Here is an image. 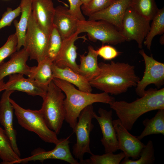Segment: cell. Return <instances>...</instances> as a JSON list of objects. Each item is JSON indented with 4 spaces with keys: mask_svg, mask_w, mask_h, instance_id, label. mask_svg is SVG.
<instances>
[{
    "mask_svg": "<svg viewBox=\"0 0 164 164\" xmlns=\"http://www.w3.org/2000/svg\"><path fill=\"white\" fill-rule=\"evenodd\" d=\"M49 37L39 26L31 12L30 15L23 47L26 48L30 60L39 63L47 56Z\"/></svg>",
    "mask_w": 164,
    "mask_h": 164,
    "instance_id": "8",
    "label": "cell"
},
{
    "mask_svg": "<svg viewBox=\"0 0 164 164\" xmlns=\"http://www.w3.org/2000/svg\"><path fill=\"white\" fill-rule=\"evenodd\" d=\"M62 39L56 27L54 25L49 36L46 57L54 61L60 50Z\"/></svg>",
    "mask_w": 164,
    "mask_h": 164,
    "instance_id": "31",
    "label": "cell"
},
{
    "mask_svg": "<svg viewBox=\"0 0 164 164\" xmlns=\"http://www.w3.org/2000/svg\"><path fill=\"white\" fill-rule=\"evenodd\" d=\"M9 76L8 80L4 85L3 91H21L32 96H39L43 99L46 96L48 87L41 85L36 80L29 78H25L23 75L20 74Z\"/></svg>",
    "mask_w": 164,
    "mask_h": 164,
    "instance_id": "16",
    "label": "cell"
},
{
    "mask_svg": "<svg viewBox=\"0 0 164 164\" xmlns=\"http://www.w3.org/2000/svg\"><path fill=\"white\" fill-rule=\"evenodd\" d=\"M92 104L87 106L80 113L73 132L75 133L76 141L73 147V154L80 163H82L86 153L93 154L90 148V135L94 127L92 120L94 118Z\"/></svg>",
    "mask_w": 164,
    "mask_h": 164,
    "instance_id": "7",
    "label": "cell"
},
{
    "mask_svg": "<svg viewBox=\"0 0 164 164\" xmlns=\"http://www.w3.org/2000/svg\"><path fill=\"white\" fill-rule=\"evenodd\" d=\"M152 20L149 30L143 43L149 50L154 37L157 35L162 34L164 32V7L159 9Z\"/></svg>",
    "mask_w": 164,
    "mask_h": 164,
    "instance_id": "28",
    "label": "cell"
},
{
    "mask_svg": "<svg viewBox=\"0 0 164 164\" xmlns=\"http://www.w3.org/2000/svg\"><path fill=\"white\" fill-rule=\"evenodd\" d=\"M125 157L122 152L117 154L107 152L101 155H91L90 159L84 160L82 163L90 164H119Z\"/></svg>",
    "mask_w": 164,
    "mask_h": 164,
    "instance_id": "30",
    "label": "cell"
},
{
    "mask_svg": "<svg viewBox=\"0 0 164 164\" xmlns=\"http://www.w3.org/2000/svg\"><path fill=\"white\" fill-rule=\"evenodd\" d=\"M77 25L79 34L86 32L89 39L93 42L99 40L103 44L115 45L126 41L121 31L104 20H78Z\"/></svg>",
    "mask_w": 164,
    "mask_h": 164,
    "instance_id": "6",
    "label": "cell"
},
{
    "mask_svg": "<svg viewBox=\"0 0 164 164\" xmlns=\"http://www.w3.org/2000/svg\"><path fill=\"white\" fill-rule=\"evenodd\" d=\"M10 102L19 124L22 128L37 134L44 142L56 144L57 134L47 126L40 109L24 108L10 98Z\"/></svg>",
    "mask_w": 164,
    "mask_h": 164,
    "instance_id": "5",
    "label": "cell"
},
{
    "mask_svg": "<svg viewBox=\"0 0 164 164\" xmlns=\"http://www.w3.org/2000/svg\"><path fill=\"white\" fill-rule=\"evenodd\" d=\"M91 0H81L82 5H86Z\"/></svg>",
    "mask_w": 164,
    "mask_h": 164,
    "instance_id": "38",
    "label": "cell"
},
{
    "mask_svg": "<svg viewBox=\"0 0 164 164\" xmlns=\"http://www.w3.org/2000/svg\"><path fill=\"white\" fill-rule=\"evenodd\" d=\"M17 37L15 33L10 35L5 44L0 47V65L6 58L17 51Z\"/></svg>",
    "mask_w": 164,
    "mask_h": 164,
    "instance_id": "33",
    "label": "cell"
},
{
    "mask_svg": "<svg viewBox=\"0 0 164 164\" xmlns=\"http://www.w3.org/2000/svg\"><path fill=\"white\" fill-rule=\"evenodd\" d=\"M109 105L115 112L122 124L127 130L131 131L142 115L152 111L164 109V88L149 89L143 96L131 102L114 100Z\"/></svg>",
    "mask_w": 164,
    "mask_h": 164,
    "instance_id": "2",
    "label": "cell"
},
{
    "mask_svg": "<svg viewBox=\"0 0 164 164\" xmlns=\"http://www.w3.org/2000/svg\"><path fill=\"white\" fill-rule=\"evenodd\" d=\"M21 12L19 6L14 10L11 8H8L0 20V29L5 26H10L14 19L20 15Z\"/></svg>",
    "mask_w": 164,
    "mask_h": 164,
    "instance_id": "34",
    "label": "cell"
},
{
    "mask_svg": "<svg viewBox=\"0 0 164 164\" xmlns=\"http://www.w3.org/2000/svg\"><path fill=\"white\" fill-rule=\"evenodd\" d=\"M160 43L162 44H164V36H162L160 39Z\"/></svg>",
    "mask_w": 164,
    "mask_h": 164,
    "instance_id": "39",
    "label": "cell"
},
{
    "mask_svg": "<svg viewBox=\"0 0 164 164\" xmlns=\"http://www.w3.org/2000/svg\"><path fill=\"white\" fill-rule=\"evenodd\" d=\"M98 75L89 82L94 87L111 94L117 95L136 87L140 78L135 74V67L128 63L115 62L98 63Z\"/></svg>",
    "mask_w": 164,
    "mask_h": 164,
    "instance_id": "1",
    "label": "cell"
},
{
    "mask_svg": "<svg viewBox=\"0 0 164 164\" xmlns=\"http://www.w3.org/2000/svg\"><path fill=\"white\" fill-rule=\"evenodd\" d=\"M131 0H116L104 9L88 16V20H103L121 31L123 19Z\"/></svg>",
    "mask_w": 164,
    "mask_h": 164,
    "instance_id": "17",
    "label": "cell"
},
{
    "mask_svg": "<svg viewBox=\"0 0 164 164\" xmlns=\"http://www.w3.org/2000/svg\"><path fill=\"white\" fill-rule=\"evenodd\" d=\"M53 62L46 57L38 63L37 66L31 67L28 78L32 79L40 84L48 87L53 79L52 70Z\"/></svg>",
    "mask_w": 164,
    "mask_h": 164,
    "instance_id": "24",
    "label": "cell"
},
{
    "mask_svg": "<svg viewBox=\"0 0 164 164\" xmlns=\"http://www.w3.org/2000/svg\"><path fill=\"white\" fill-rule=\"evenodd\" d=\"M118 142V150L125 154V157L136 160L145 145L136 136L130 134L122 124L119 119L113 120Z\"/></svg>",
    "mask_w": 164,
    "mask_h": 164,
    "instance_id": "13",
    "label": "cell"
},
{
    "mask_svg": "<svg viewBox=\"0 0 164 164\" xmlns=\"http://www.w3.org/2000/svg\"><path fill=\"white\" fill-rule=\"evenodd\" d=\"M58 2H61L64 5V6H66V7H67L68 6V5L66 4V3H65L64 2H63L62 1H61L60 0H57Z\"/></svg>",
    "mask_w": 164,
    "mask_h": 164,
    "instance_id": "40",
    "label": "cell"
},
{
    "mask_svg": "<svg viewBox=\"0 0 164 164\" xmlns=\"http://www.w3.org/2000/svg\"><path fill=\"white\" fill-rule=\"evenodd\" d=\"M53 81L65 95L64 120L73 131L80 113L87 106L96 102L109 104L115 100L114 97L104 92L94 94L84 92L77 89L73 84L63 80L54 78Z\"/></svg>",
    "mask_w": 164,
    "mask_h": 164,
    "instance_id": "3",
    "label": "cell"
},
{
    "mask_svg": "<svg viewBox=\"0 0 164 164\" xmlns=\"http://www.w3.org/2000/svg\"><path fill=\"white\" fill-rule=\"evenodd\" d=\"M112 0V1L113 2V1H115V0Z\"/></svg>",
    "mask_w": 164,
    "mask_h": 164,
    "instance_id": "41",
    "label": "cell"
},
{
    "mask_svg": "<svg viewBox=\"0 0 164 164\" xmlns=\"http://www.w3.org/2000/svg\"><path fill=\"white\" fill-rule=\"evenodd\" d=\"M65 98L62 91L52 81L43 99L40 110L47 126L57 135L60 133L64 120Z\"/></svg>",
    "mask_w": 164,
    "mask_h": 164,
    "instance_id": "4",
    "label": "cell"
},
{
    "mask_svg": "<svg viewBox=\"0 0 164 164\" xmlns=\"http://www.w3.org/2000/svg\"><path fill=\"white\" fill-rule=\"evenodd\" d=\"M113 2L112 0H91L87 4L82 5L81 10L84 14L88 17L104 9Z\"/></svg>",
    "mask_w": 164,
    "mask_h": 164,
    "instance_id": "32",
    "label": "cell"
},
{
    "mask_svg": "<svg viewBox=\"0 0 164 164\" xmlns=\"http://www.w3.org/2000/svg\"><path fill=\"white\" fill-rule=\"evenodd\" d=\"M52 70L53 78L59 79L70 83L82 91L92 92V87L89 82L70 68H60L53 63Z\"/></svg>",
    "mask_w": 164,
    "mask_h": 164,
    "instance_id": "21",
    "label": "cell"
},
{
    "mask_svg": "<svg viewBox=\"0 0 164 164\" xmlns=\"http://www.w3.org/2000/svg\"><path fill=\"white\" fill-rule=\"evenodd\" d=\"M145 128L137 137L141 140L144 137L153 134L164 135V109L158 110L152 118L145 119L142 122Z\"/></svg>",
    "mask_w": 164,
    "mask_h": 164,
    "instance_id": "25",
    "label": "cell"
},
{
    "mask_svg": "<svg viewBox=\"0 0 164 164\" xmlns=\"http://www.w3.org/2000/svg\"><path fill=\"white\" fill-rule=\"evenodd\" d=\"M5 83L4 82V80H2L0 82V92L3 91V87Z\"/></svg>",
    "mask_w": 164,
    "mask_h": 164,
    "instance_id": "37",
    "label": "cell"
},
{
    "mask_svg": "<svg viewBox=\"0 0 164 164\" xmlns=\"http://www.w3.org/2000/svg\"><path fill=\"white\" fill-rule=\"evenodd\" d=\"M79 34L77 31L70 37L62 40L60 50L53 63L59 67H68L79 74V65L76 62L77 48L75 45V42L80 38L84 40L87 39L85 36H78Z\"/></svg>",
    "mask_w": 164,
    "mask_h": 164,
    "instance_id": "15",
    "label": "cell"
},
{
    "mask_svg": "<svg viewBox=\"0 0 164 164\" xmlns=\"http://www.w3.org/2000/svg\"><path fill=\"white\" fill-rule=\"evenodd\" d=\"M78 21L70 13L67 7L60 5L55 8L53 25L62 40L70 37L77 32Z\"/></svg>",
    "mask_w": 164,
    "mask_h": 164,
    "instance_id": "20",
    "label": "cell"
},
{
    "mask_svg": "<svg viewBox=\"0 0 164 164\" xmlns=\"http://www.w3.org/2000/svg\"><path fill=\"white\" fill-rule=\"evenodd\" d=\"M129 6L138 14L151 21L159 9L155 0H131Z\"/></svg>",
    "mask_w": 164,
    "mask_h": 164,
    "instance_id": "27",
    "label": "cell"
},
{
    "mask_svg": "<svg viewBox=\"0 0 164 164\" xmlns=\"http://www.w3.org/2000/svg\"><path fill=\"white\" fill-rule=\"evenodd\" d=\"M69 136L66 138L59 139L56 146L52 150L46 151L38 149L34 151L31 155L21 159L20 163H26L30 161H39L42 162L49 159H57L66 161L71 164H78L79 162L73 156L70 151Z\"/></svg>",
    "mask_w": 164,
    "mask_h": 164,
    "instance_id": "11",
    "label": "cell"
},
{
    "mask_svg": "<svg viewBox=\"0 0 164 164\" xmlns=\"http://www.w3.org/2000/svg\"><path fill=\"white\" fill-rule=\"evenodd\" d=\"M98 55L106 60H112L118 56L120 52L113 47L109 45H103L96 50Z\"/></svg>",
    "mask_w": 164,
    "mask_h": 164,
    "instance_id": "35",
    "label": "cell"
},
{
    "mask_svg": "<svg viewBox=\"0 0 164 164\" xmlns=\"http://www.w3.org/2000/svg\"><path fill=\"white\" fill-rule=\"evenodd\" d=\"M139 52L144 59L145 66L143 76L136 86L137 94L141 97L145 94L149 85L153 84L159 88L164 84V64L155 60L152 55L148 56L143 50Z\"/></svg>",
    "mask_w": 164,
    "mask_h": 164,
    "instance_id": "10",
    "label": "cell"
},
{
    "mask_svg": "<svg viewBox=\"0 0 164 164\" xmlns=\"http://www.w3.org/2000/svg\"><path fill=\"white\" fill-rule=\"evenodd\" d=\"M19 6L21 10V16L18 22L14 20L15 32L17 37V50L24 46L25 39L29 17L32 12L31 0H21Z\"/></svg>",
    "mask_w": 164,
    "mask_h": 164,
    "instance_id": "23",
    "label": "cell"
},
{
    "mask_svg": "<svg viewBox=\"0 0 164 164\" xmlns=\"http://www.w3.org/2000/svg\"><path fill=\"white\" fill-rule=\"evenodd\" d=\"M15 91L5 90L0 101V123L9 139L12 147L15 152L19 156L20 152L17 143L16 131L13 125L14 110L10 102V96Z\"/></svg>",
    "mask_w": 164,
    "mask_h": 164,
    "instance_id": "14",
    "label": "cell"
},
{
    "mask_svg": "<svg viewBox=\"0 0 164 164\" xmlns=\"http://www.w3.org/2000/svg\"><path fill=\"white\" fill-rule=\"evenodd\" d=\"M0 158L2 164L19 163L21 159L14 151L4 129L0 127Z\"/></svg>",
    "mask_w": 164,
    "mask_h": 164,
    "instance_id": "26",
    "label": "cell"
},
{
    "mask_svg": "<svg viewBox=\"0 0 164 164\" xmlns=\"http://www.w3.org/2000/svg\"><path fill=\"white\" fill-rule=\"evenodd\" d=\"M70 4L68 11L70 13L79 21L86 20L81 11V0H68Z\"/></svg>",
    "mask_w": 164,
    "mask_h": 164,
    "instance_id": "36",
    "label": "cell"
},
{
    "mask_svg": "<svg viewBox=\"0 0 164 164\" xmlns=\"http://www.w3.org/2000/svg\"><path fill=\"white\" fill-rule=\"evenodd\" d=\"M32 12L39 28L49 37L53 27L55 8L52 0H31Z\"/></svg>",
    "mask_w": 164,
    "mask_h": 164,
    "instance_id": "18",
    "label": "cell"
},
{
    "mask_svg": "<svg viewBox=\"0 0 164 164\" xmlns=\"http://www.w3.org/2000/svg\"><path fill=\"white\" fill-rule=\"evenodd\" d=\"M29 57V53L25 47L11 55L9 61L0 65V82L5 77L14 74L28 77L31 69L26 64Z\"/></svg>",
    "mask_w": 164,
    "mask_h": 164,
    "instance_id": "19",
    "label": "cell"
},
{
    "mask_svg": "<svg viewBox=\"0 0 164 164\" xmlns=\"http://www.w3.org/2000/svg\"><path fill=\"white\" fill-rule=\"evenodd\" d=\"M129 6L124 15L121 32L126 41L135 40L140 49L150 28V22Z\"/></svg>",
    "mask_w": 164,
    "mask_h": 164,
    "instance_id": "9",
    "label": "cell"
},
{
    "mask_svg": "<svg viewBox=\"0 0 164 164\" xmlns=\"http://www.w3.org/2000/svg\"><path fill=\"white\" fill-rule=\"evenodd\" d=\"M88 53L80 55L79 74L89 81L99 73L100 69L97 62L98 55L91 46L88 47Z\"/></svg>",
    "mask_w": 164,
    "mask_h": 164,
    "instance_id": "22",
    "label": "cell"
},
{
    "mask_svg": "<svg viewBox=\"0 0 164 164\" xmlns=\"http://www.w3.org/2000/svg\"><path fill=\"white\" fill-rule=\"evenodd\" d=\"M155 159L153 143L151 140H149L142 150L138 159L133 160L125 157L120 164H152L154 163Z\"/></svg>",
    "mask_w": 164,
    "mask_h": 164,
    "instance_id": "29",
    "label": "cell"
},
{
    "mask_svg": "<svg viewBox=\"0 0 164 164\" xmlns=\"http://www.w3.org/2000/svg\"><path fill=\"white\" fill-rule=\"evenodd\" d=\"M98 113L99 116L94 112V118L97 121L101 130L102 137L101 141L105 152H115L118 150V145L113 123L112 111H108L100 108Z\"/></svg>",
    "mask_w": 164,
    "mask_h": 164,
    "instance_id": "12",
    "label": "cell"
}]
</instances>
